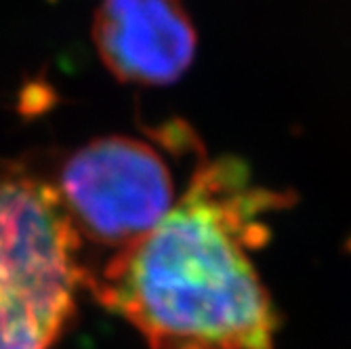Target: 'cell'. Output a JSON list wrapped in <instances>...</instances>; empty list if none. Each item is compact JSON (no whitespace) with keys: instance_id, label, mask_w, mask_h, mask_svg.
Wrapping results in <instances>:
<instances>
[{"instance_id":"cell-1","label":"cell","mask_w":351,"mask_h":349,"mask_svg":"<svg viewBox=\"0 0 351 349\" xmlns=\"http://www.w3.org/2000/svg\"><path fill=\"white\" fill-rule=\"evenodd\" d=\"M286 196L236 158L204 163L173 208L86 284L152 349H274L278 315L252 263Z\"/></svg>"},{"instance_id":"cell-2","label":"cell","mask_w":351,"mask_h":349,"mask_svg":"<svg viewBox=\"0 0 351 349\" xmlns=\"http://www.w3.org/2000/svg\"><path fill=\"white\" fill-rule=\"evenodd\" d=\"M57 194L78 236L118 250L147 234L177 202L175 177L154 143L129 135L93 139L61 165Z\"/></svg>"},{"instance_id":"cell-3","label":"cell","mask_w":351,"mask_h":349,"mask_svg":"<svg viewBox=\"0 0 351 349\" xmlns=\"http://www.w3.org/2000/svg\"><path fill=\"white\" fill-rule=\"evenodd\" d=\"M93 43L122 82L167 86L196 55V29L181 0H101Z\"/></svg>"},{"instance_id":"cell-4","label":"cell","mask_w":351,"mask_h":349,"mask_svg":"<svg viewBox=\"0 0 351 349\" xmlns=\"http://www.w3.org/2000/svg\"><path fill=\"white\" fill-rule=\"evenodd\" d=\"M78 291L0 255V349H53L74 318Z\"/></svg>"}]
</instances>
